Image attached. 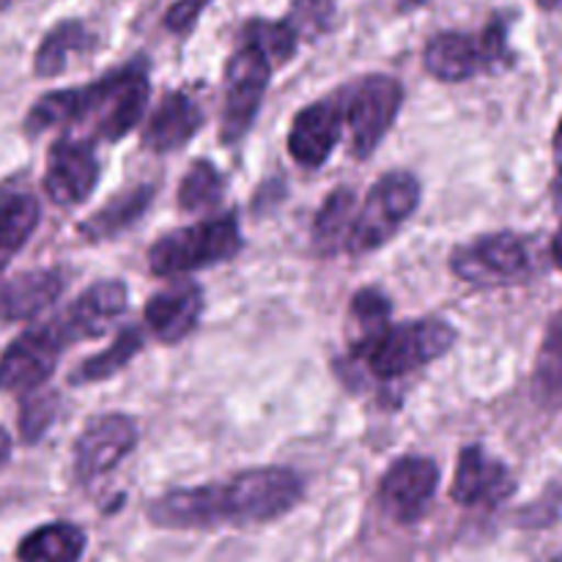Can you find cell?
Returning <instances> with one entry per match:
<instances>
[{
    "instance_id": "6da1fadb",
    "label": "cell",
    "mask_w": 562,
    "mask_h": 562,
    "mask_svg": "<svg viewBox=\"0 0 562 562\" xmlns=\"http://www.w3.org/2000/svg\"><path fill=\"white\" fill-rule=\"evenodd\" d=\"M305 494L300 472L291 467H252L228 483L173 488L148 505L151 525L165 530H212V527L267 525L291 514Z\"/></svg>"
},
{
    "instance_id": "7a4b0ae2",
    "label": "cell",
    "mask_w": 562,
    "mask_h": 562,
    "mask_svg": "<svg viewBox=\"0 0 562 562\" xmlns=\"http://www.w3.org/2000/svg\"><path fill=\"white\" fill-rule=\"evenodd\" d=\"M148 93V66L135 58L86 86L42 93L27 110L22 130L27 137H36L47 130H69L91 121L97 140L115 143L140 124Z\"/></svg>"
},
{
    "instance_id": "3957f363",
    "label": "cell",
    "mask_w": 562,
    "mask_h": 562,
    "mask_svg": "<svg viewBox=\"0 0 562 562\" xmlns=\"http://www.w3.org/2000/svg\"><path fill=\"white\" fill-rule=\"evenodd\" d=\"M456 344V329L442 318L387 324L373 338L351 344V355L368 366L376 379H401L420 371L428 362L448 355Z\"/></svg>"
},
{
    "instance_id": "277c9868",
    "label": "cell",
    "mask_w": 562,
    "mask_h": 562,
    "mask_svg": "<svg viewBox=\"0 0 562 562\" xmlns=\"http://www.w3.org/2000/svg\"><path fill=\"white\" fill-rule=\"evenodd\" d=\"M510 64H514V49L508 44V20L503 14H494L477 33H437L423 49V66L439 82H467L483 71Z\"/></svg>"
},
{
    "instance_id": "5b68a950",
    "label": "cell",
    "mask_w": 562,
    "mask_h": 562,
    "mask_svg": "<svg viewBox=\"0 0 562 562\" xmlns=\"http://www.w3.org/2000/svg\"><path fill=\"white\" fill-rule=\"evenodd\" d=\"M239 220L234 212H225L165 234L148 250V269L157 278H179V274L231 261L234 256H239Z\"/></svg>"
},
{
    "instance_id": "8992f818",
    "label": "cell",
    "mask_w": 562,
    "mask_h": 562,
    "mask_svg": "<svg viewBox=\"0 0 562 562\" xmlns=\"http://www.w3.org/2000/svg\"><path fill=\"white\" fill-rule=\"evenodd\" d=\"M335 97L340 99L344 119L351 130V151L357 159H368L398 119L404 86L398 77L366 75L340 86Z\"/></svg>"
},
{
    "instance_id": "52a82bcc",
    "label": "cell",
    "mask_w": 562,
    "mask_h": 562,
    "mask_svg": "<svg viewBox=\"0 0 562 562\" xmlns=\"http://www.w3.org/2000/svg\"><path fill=\"white\" fill-rule=\"evenodd\" d=\"M272 58L250 38H241L225 64V99L220 115V140L234 146L256 124V115L272 80Z\"/></svg>"
},
{
    "instance_id": "ba28073f",
    "label": "cell",
    "mask_w": 562,
    "mask_h": 562,
    "mask_svg": "<svg viewBox=\"0 0 562 562\" xmlns=\"http://www.w3.org/2000/svg\"><path fill=\"white\" fill-rule=\"evenodd\" d=\"M420 206V181L409 170H390L368 192L351 234V256H366L387 245Z\"/></svg>"
},
{
    "instance_id": "9c48e42d",
    "label": "cell",
    "mask_w": 562,
    "mask_h": 562,
    "mask_svg": "<svg viewBox=\"0 0 562 562\" xmlns=\"http://www.w3.org/2000/svg\"><path fill=\"white\" fill-rule=\"evenodd\" d=\"M66 346L69 340L58 318L16 335L0 355V393H14L22 398L38 393L53 379Z\"/></svg>"
},
{
    "instance_id": "30bf717a",
    "label": "cell",
    "mask_w": 562,
    "mask_h": 562,
    "mask_svg": "<svg viewBox=\"0 0 562 562\" xmlns=\"http://www.w3.org/2000/svg\"><path fill=\"white\" fill-rule=\"evenodd\" d=\"M450 269L456 278L472 285H510L525 280L532 272L530 245L525 236L510 234H483L467 245L456 247L450 256Z\"/></svg>"
},
{
    "instance_id": "8fae6325",
    "label": "cell",
    "mask_w": 562,
    "mask_h": 562,
    "mask_svg": "<svg viewBox=\"0 0 562 562\" xmlns=\"http://www.w3.org/2000/svg\"><path fill=\"white\" fill-rule=\"evenodd\" d=\"M42 184L55 206L75 209L86 203L99 184V159L93 154V143L77 135H60L47 151Z\"/></svg>"
},
{
    "instance_id": "7c38bea8",
    "label": "cell",
    "mask_w": 562,
    "mask_h": 562,
    "mask_svg": "<svg viewBox=\"0 0 562 562\" xmlns=\"http://www.w3.org/2000/svg\"><path fill=\"white\" fill-rule=\"evenodd\" d=\"M137 445V426L121 412L99 415L82 428L75 442V477L77 483L99 481L110 475Z\"/></svg>"
},
{
    "instance_id": "4fadbf2b",
    "label": "cell",
    "mask_w": 562,
    "mask_h": 562,
    "mask_svg": "<svg viewBox=\"0 0 562 562\" xmlns=\"http://www.w3.org/2000/svg\"><path fill=\"white\" fill-rule=\"evenodd\" d=\"M439 488L437 461L426 456H404L384 472L379 483V505L398 525H415L426 516Z\"/></svg>"
},
{
    "instance_id": "5bb4252c",
    "label": "cell",
    "mask_w": 562,
    "mask_h": 562,
    "mask_svg": "<svg viewBox=\"0 0 562 562\" xmlns=\"http://www.w3.org/2000/svg\"><path fill=\"white\" fill-rule=\"evenodd\" d=\"M344 108L335 93L307 104L294 115L289 130V151L302 168H322L344 135Z\"/></svg>"
},
{
    "instance_id": "9a60e30c",
    "label": "cell",
    "mask_w": 562,
    "mask_h": 562,
    "mask_svg": "<svg viewBox=\"0 0 562 562\" xmlns=\"http://www.w3.org/2000/svg\"><path fill=\"white\" fill-rule=\"evenodd\" d=\"M516 481L503 461L492 459L483 445H467L459 453L450 497L464 508H494L514 494Z\"/></svg>"
},
{
    "instance_id": "2e32d148",
    "label": "cell",
    "mask_w": 562,
    "mask_h": 562,
    "mask_svg": "<svg viewBox=\"0 0 562 562\" xmlns=\"http://www.w3.org/2000/svg\"><path fill=\"white\" fill-rule=\"evenodd\" d=\"M126 302H130V291L121 280H99L55 318L71 346L108 333L110 324L126 311Z\"/></svg>"
},
{
    "instance_id": "e0dca14e",
    "label": "cell",
    "mask_w": 562,
    "mask_h": 562,
    "mask_svg": "<svg viewBox=\"0 0 562 562\" xmlns=\"http://www.w3.org/2000/svg\"><path fill=\"white\" fill-rule=\"evenodd\" d=\"M203 313V291L201 285L190 280L168 285L157 291L146 302V327L159 344H181L187 335L195 333Z\"/></svg>"
},
{
    "instance_id": "ac0fdd59",
    "label": "cell",
    "mask_w": 562,
    "mask_h": 562,
    "mask_svg": "<svg viewBox=\"0 0 562 562\" xmlns=\"http://www.w3.org/2000/svg\"><path fill=\"white\" fill-rule=\"evenodd\" d=\"M60 269H27L0 285V324H22L42 316L64 294Z\"/></svg>"
},
{
    "instance_id": "d6986e66",
    "label": "cell",
    "mask_w": 562,
    "mask_h": 562,
    "mask_svg": "<svg viewBox=\"0 0 562 562\" xmlns=\"http://www.w3.org/2000/svg\"><path fill=\"white\" fill-rule=\"evenodd\" d=\"M203 121H206V115H203L201 104L190 93H165L162 102L157 104V110L148 119L146 130H143V148L154 154H168L176 151V148H184L201 132Z\"/></svg>"
},
{
    "instance_id": "ffe728a7",
    "label": "cell",
    "mask_w": 562,
    "mask_h": 562,
    "mask_svg": "<svg viewBox=\"0 0 562 562\" xmlns=\"http://www.w3.org/2000/svg\"><path fill=\"white\" fill-rule=\"evenodd\" d=\"M38 220H42V203L31 190L20 187L0 190V274L36 234Z\"/></svg>"
},
{
    "instance_id": "44dd1931",
    "label": "cell",
    "mask_w": 562,
    "mask_h": 562,
    "mask_svg": "<svg viewBox=\"0 0 562 562\" xmlns=\"http://www.w3.org/2000/svg\"><path fill=\"white\" fill-rule=\"evenodd\" d=\"M357 214H360V201L351 187H338L329 192L313 220V247L318 256H338L349 250Z\"/></svg>"
},
{
    "instance_id": "7402d4cb",
    "label": "cell",
    "mask_w": 562,
    "mask_h": 562,
    "mask_svg": "<svg viewBox=\"0 0 562 562\" xmlns=\"http://www.w3.org/2000/svg\"><path fill=\"white\" fill-rule=\"evenodd\" d=\"M93 44H97V36L82 20L55 22L33 53V75L42 77V80L64 75L69 60L75 55L91 53Z\"/></svg>"
},
{
    "instance_id": "603a6c76",
    "label": "cell",
    "mask_w": 562,
    "mask_h": 562,
    "mask_svg": "<svg viewBox=\"0 0 562 562\" xmlns=\"http://www.w3.org/2000/svg\"><path fill=\"white\" fill-rule=\"evenodd\" d=\"M88 538L71 521H53L27 532L16 547V562H80Z\"/></svg>"
},
{
    "instance_id": "cb8c5ba5",
    "label": "cell",
    "mask_w": 562,
    "mask_h": 562,
    "mask_svg": "<svg viewBox=\"0 0 562 562\" xmlns=\"http://www.w3.org/2000/svg\"><path fill=\"white\" fill-rule=\"evenodd\" d=\"M154 192H157L154 184H137L132 187V190L119 192L113 201H108L99 212H93L77 231H80V236H86L88 241L113 239V236H119L121 231H126L130 225H135L137 220L143 217V212L151 206Z\"/></svg>"
},
{
    "instance_id": "d4e9b609",
    "label": "cell",
    "mask_w": 562,
    "mask_h": 562,
    "mask_svg": "<svg viewBox=\"0 0 562 562\" xmlns=\"http://www.w3.org/2000/svg\"><path fill=\"white\" fill-rule=\"evenodd\" d=\"M143 349V333L137 327H124L119 335L113 338V344L108 346L99 355L88 357L86 362L75 368V373L69 376V384L80 387V384H93V382H104V379L115 376L121 368L130 366Z\"/></svg>"
},
{
    "instance_id": "484cf974",
    "label": "cell",
    "mask_w": 562,
    "mask_h": 562,
    "mask_svg": "<svg viewBox=\"0 0 562 562\" xmlns=\"http://www.w3.org/2000/svg\"><path fill=\"white\" fill-rule=\"evenodd\" d=\"M225 195V179L209 159L190 165L179 184V209L187 214H201L217 206Z\"/></svg>"
},
{
    "instance_id": "4316f807",
    "label": "cell",
    "mask_w": 562,
    "mask_h": 562,
    "mask_svg": "<svg viewBox=\"0 0 562 562\" xmlns=\"http://www.w3.org/2000/svg\"><path fill=\"white\" fill-rule=\"evenodd\" d=\"M239 36L256 42L258 47L272 58L274 66L289 64L302 44L300 33L294 31V25H291L285 16L283 20H263V16H252V20H247L245 25H241Z\"/></svg>"
},
{
    "instance_id": "83f0119b",
    "label": "cell",
    "mask_w": 562,
    "mask_h": 562,
    "mask_svg": "<svg viewBox=\"0 0 562 562\" xmlns=\"http://www.w3.org/2000/svg\"><path fill=\"white\" fill-rule=\"evenodd\" d=\"M536 390L541 398L562 404V311L552 318L536 362Z\"/></svg>"
},
{
    "instance_id": "f1b7e54d",
    "label": "cell",
    "mask_w": 562,
    "mask_h": 562,
    "mask_svg": "<svg viewBox=\"0 0 562 562\" xmlns=\"http://www.w3.org/2000/svg\"><path fill=\"white\" fill-rule=\"evenodd\" d=\"M351 318H355L357 335L351 344H360V340L373 338L376 333H382L387 324H393V302L382 294L379 289H360L351 300Z\"/></svg>"
},
{
    "instance_id": "f546056e",
    "label": "cell",
    "mask_w": 562,
    "mask_h": 562,
    "mask_svg": "<svg viewBox=\"0 0 562 562\" xmlns=\"http://www.w3.org/2000/svg\"><path fill=\"white\" fill-rule=\"evenodd\" d=\"M58 415V395L47 393V390H38L22 398L20 406V437L25 445H36L44 434L49 431V426L55 423Z\"/></svg>"
},
{
    "instance_id": "4dcf8cb0",
    "label": "cell",
    "mask_w": 562,
    "mask_h": 562,
    "mask_svg": "<svg viewBox=\"0 0 562 562\" xmlns=\"http://www.w3.org/2000/svg\"><path fill=\"white\" fill-rule=\"evenodd\" d=\"M285 20L294 25L302 42H316L318 36H324L333 27L335 0H291Z\"/></svg>"
},
{
    "instance_id": "1f68e13d",
    "label": "cell",
    "mask_w": 562,
    "mask_h": 562,
    "mask_svg": "<svg viewBox=\"0 0 562 562\" xmlns=\"http://www.w3.org/2000/svg\"><path fill=\"white\" fill-rule=\"evenodd\" d=\"M209 3H212V0H176L162 16L165 31L176 33V36H187V33L198 25V20H201V14L206 11Z\"/></svg>"
},
{
    "instance_id": "d6a6232c",
    "label": "cell",
    "mask_w": 562,
    "mask_h": 562,
    "mask_svg": "<svg viewBox=\"0 0 562 562\" xmlns=\"http://www.w3.org/2000/svg\"><path fill=\"white\" fill-rule=\"evenodd\" d=\"M11 450H14V439H11V434L5 431L3 426H0V472H3L5 467H9Z\"/></svg>"
},
{
    "instance_id": "836d02e7",
    "label": "cell",
    "mask_w": 562,
    "mask_h": 562,
    "mask_svg": "<svg viewBox=\"0 0 562 562\" xmlns=\"http://www.w3.org/2000/svg\"><path fill=\"white\" fill-rule=\"evenodd\" d=\"M552 151H554V168L562 176V119L558 124V132H554V140H552Z\"/></svg>"
},
{
    "instance_id": "e575fe53",
    "label": "cell",
    "mask_w": 562,
    "mask_h": 562,
    "mask_svg": "<svg viewBox=\"0 0 562 562\" xmlns=\"http://www.w3.org/2000/svg\"><path fill=\"white\" fill-rule=\"evenodd\" d=\"M552 258H554V263H558V269L562 272V225H560L558 234H554V239H552Z\"/></svg>"
},
{
    "instance_id": "d590c367",
    "label": "cell",
    "mask_w": 562,
    "mask_h": 562,
    "mask_svg": "<svg viewBox=\"0 0 562 562\" xmlns=\"http://www.w3.org/2000/svg\"><path fill=\"white\" fill-rule=\"evenodd\" d=\"M536 3L541 11H560L562 9V0H536Z\"/></svg>"
},
{
    "instance_id": "8d00e7d4",
    "label": "cell",
    "mask_w": 562,
    "mask_h": 562,
    "mask_svg": "<svg viewBox=\"0 0 562 562\" xmlns=\"http://www.w3.org/2000/svg\"><path fill=\"white\" fill-rule=\"evenodd\" d=\"M423 3H428V0H401V9H417Z\"/></svg>"
},
{
    "instance_id": "74e56055",
    "label": "cell",
    "mask_w": 562,
    "mask_h": 562,
    "mask_svg": "<svg viewBox=\"0 0 562 562\" xmlns=\"http://www.w3.org/2000/svg\"><path fill=\"white\" fill-rule=\"evenodd\" d=\"M14 3H22V0H0V11L11 9V5H14Z\"/></svg>"
},
{
    "instance_id": "f35d334b",
    "label": "cell",
    "mask_w": 562,
    "mask_h": 562,
    "mask_svg": "<svg viewBox=\"0 0 562 562\" xmlns=\"http://www.w3.org/2000/svg\"><path fill=\"white\" fill-rule=\"evenodd\" d=\"M547 562H562V552H560V554H554V558H549Z\"/></svg>"
}]
</instances>
